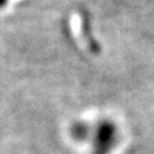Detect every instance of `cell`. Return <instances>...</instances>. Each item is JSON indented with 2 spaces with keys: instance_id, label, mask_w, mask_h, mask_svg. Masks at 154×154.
<instances>
[{
  "instance_id": "cell-1",
  "label": "cell",
  "mask_w": 154,
  "mask_h": 154,
  "mask_svg": "<svg viewBox=\"0 0 154 154\" xmlns=\"http://www.w3.org/2000/svg\"><path fill=\"white\" fill-rule=\"evenodd\" d=\"M71 136L76 141L90 143L93 154H109L118 143V128L109 119L96 122H75L71 126Z\"/></svg>"
},
{
  "instance_id": "cell-2",
  "label": "cell",
  "mask_w": 154,
  "mask_h": 154,
  "mask_svg": "<svg viewBox=\"0 0 154 154\" xmlns=\"http://www.w3.org/2000/svg\"><path fill=\"white\" fill-rule=\"evenodd\" d=\"M8 2H9V0H0V9L5 7L7 4H8Z\"/></svg>"
}]
</instances>
